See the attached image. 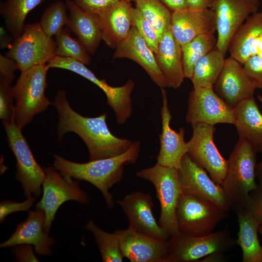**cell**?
<instances>
[{"instance_id":"obj_8","label":"cell","mask_w":262,"mask_h":262,"mask_svg":"<svg viewBox=\"0 0 262 262\" xmlns=\"http://www.w3.org/2000/svg\"><path fill=\"white\" fill-rule=\"evenodd\" d=\"M56 43L42 29L39 23L25 24L23 31L14 39L5 56L14 59L24 72L33 66L47 65L56 56Z\"/></svg>"},{"instance_id":"obj_6","label":"cell","mask_w":262,"mask_h":262,"mask_svg":"<svg viewBox=\"0 0 262 262\" xmlns=\"http://www.w3.org/2000/svg\"><path fill=\"white\" fill-rule=\"evenodd\" d=\"M167 262H192L213 254H224L238 245L226 228L215 232L199 236L181 233L168 240Z\"/></svg>"},{"instance_id":"obj_39","label":"cell","mask_w":262,"mask_h":262,"mask_svg":"<svg viewBox=\"0 0 262 262\" xmlns=\"http://www.w3.org/2000/svg\"><path fill=\"white\" fill-rule=\"evenodd\" d=\"M243 67L257 88H262V58L251 55L243 64Z\"/></svg>"},{"instance_id":"obj_38","label":"cell","mask_w":262,"mask_h":262,"mask_svg":"<svg viewBox=\"0 0 262 262\" xmlns=\"http://www.w3.org/2000/svg\"><path fill=\"white\" fill-rule=\"evenodd\" d=\"M120 0H73L84 11L101 17Z\"/></svg>"},{"instance_id":"obj_15","label":"cell","mask_w":262,"mask_h":262,"mask_svg":"<svg viewBox=\"0 0 262 262\" xmlns=\"http://www.w3.org/2000/svg\"><path fill=\"white\" fill-rule=\"evenodd\" d=\"M178 173L182 194L209 200L227 213L231 210L221 185L215 182L187 153L182 157Z\"/></svg>"},{"instance_id":"obj_36","label":"cell","mask_w":262,"mask_h":262,"mask_svg":"<svg viewBox=\"0 0 262 262\" xmlns=\"http://www.w3.org/2000/svg\"><path fill=\"white\" fill-rule=\"evenodd\" d=\"M131 20L132 26L136 28L154 54L156 53L160 41L158 34L150 23L136 7L132 8Z\"/></svg>"},{"instance_id":"obj_50","label":"cell","mask_w":262,"mask_h":262,"mask_svg":"<svg viewBox=\"0 0 262 262\" xmlns=\"http://www.w3.org/2000/svg\"><path fill=\"white\" fill-rule=\"evenodd\" d=\"M258 98L262 104V96L261 95H258Z\"/></svg>"},{"instance_id":"obj_21","label":"cell","mask_w":262,"mask_h":262,"mask_svg":"<svg viewBox=\"0 0 262 262\" xmlns=\"http://www.w3.org/2000/svg\"><path fill=\"white\" fill-rule=\"evenodd\" d=\"M171 30L181 46L200 34L214 33L216 31L214 12L211 9L189 8L173 12Z\"/></svg>"},{"instance_id":"obj_22","label":"cell","mask_w":262,"mask_h":262,"mask_svg":"<svg viewBox=\"0 0 262 262\" xmlns=\"http://www.w3.org/2000/svg\"><path fill=\"white\" fill-rule=\"evenodd\" d=\"M113 58H127L134 61L144 69L153 82L161 88L167 87L154 53L133 26L115 48Z\"/></svg>"},{"instance_id":"obj_14","label":"cell","mask_w":262,"mask_h":262,"mask_svg":"<svg viewBox=\"0 0 262 262\" xmlns=\"http://www.w3.org/2000/svg\"><path fill=\"white\" fill-rule=\"evenodd\" d=\"M186 121L191 125L219 123L234 125L233 108L228 105L213 88H193L190 92Z\"/></svg>"},{"instance_id":"obj_47","label":"cell","mask_w":262,"mask_h":262,"mask_svg":"<svg viewBox=\"0 0 262 262\" xmlns=\"http://www.w3.org/2000/svg\"><path fill=\"white\" fill-rule=\"evenodd\" d=\"M11 39L6 33L5 29L3 27H0V48L3 49L5 47H9V43Z\"/></svg>"},{"instance_id":"obj_46","label":"cell","mask_w":262,"mask_h":262,"mask_svg":"<svg viewBox=\"0 0 262 262\" xmlns=\"http://www.w3.org/2000/svg\"><path fill=\"white\" fill-rule=\"evenodd\" d=\"M257 55L262 58V33L254 41L251 50V56Z\"/></svg>"},{"instance_id":"obj_33","label":"cell","mask_w":262,"mask_h":262,"mask_svg":"<svg viewBox=\"0 0 262 262\" xmlns=\"http://www.w3.org/2000/svg\"><path fill=\"white\" fill-rule=\"evenodd\" d=\"M136 8L150 23L159 39L171 28V15L160 0H136Z\"/></svg>"},{"instance_id":"obj_45","label":"cell","mask_w":262,"mask_h":262,"mask_svg":"<svg viewBox=\"0 0 262 262\" xmlns=\"http://www.w3.org/2000/svg\"><path fill=\"white\" fill-rule=\"evenodd\" d=\"M172 12L188 8L186 0H160Z\"/></svg>"},{"instance_id":"obj_10","label":"cell","mask_w":262,"mask_h":262,"mask_svg":"<svg viewBox=\"0 0 262 262\" xmlns=\"http://www.w3.org/2000/svg\"><path fill=\"white\" fill-rule=\"evenodd\" d=\"M2 123L9 147L16 161V179L21 183L25 196L27 197L33 194L38 197L42 193L41 187L46 178L44 169L36 161L21 129L15 120Z\"/></svg>"},{"instance_id":"obj_26","label":"cell","mask_w":262,"mask_h":262,"mask_svg":"<svg viewBox=\"0 0 262 262\" xmlns=\"http://www.w3.org/2000/svg\"><path fill=\"white\" fill-rule=\"evenodd\" d=\"M132 7L130 2L120 0L99 17L102 40L109 47L116 48L129 34L132 27Z\"/></svg>"},{"instance_id":"obj_40","label":"cell","mask_w":262,"mask_h":262,"mask_svg":"<svg viewBox=\"0 0 262 262\" xmlns=\"http://www.w3.org/2000/svg\"><path fill=\"white\" fill-rule=\"evenodd\" d=\"M36 197L32 195L27 197V199L21 202H17L11 200H4L0 203V222L2 223L5 217L9 214L18 211H29L33 205Z\"/></svg>"},{"instance_id":"obj_24","label":"cell","mask_w":262,"mask_h":262,"mask_svg":"<svg viewBox=\"0 0 262 262\" xmlns=\"http://www.w3.org/2000/svg\"><path fill=\"white\" fill-rule=\"evenodd\" d=\"M66 2L69 13L67 26L77 36L88 52L93 54L102 40L98 16L84 11L73 0H67Z\"/></svg>"},{"instance_id":"obj_35","label":"cell","mask_w":262,"mask_h":262,"mask_svg":"<svg viewBox=\"0 0 262 262\" xmlns=\"http://www.w3.org/2000/svg\"><path fill=\"white\" fill-rule=\"evenodd\" d=\"M55 40L56 56L71 58L85 65L90 63L89 53L79 40L71 36L66 29L63 28L55 35Z\"/></svg>"},{"instance_id":"obj_28","label":"cell","mask_w":262,"mask_h":262,"mask_svg":"<svg viewBox=\"0 0 262 262\" xmlns=\"http://www.w3.org/2000/svg\"><path fill=\"white\" fill-rule=\"evenodd\" d=\"M262 33V11L251 15L239 28L229 44L230 56L242 65L251 56L253 43Z\"/></svg>"},{"instance_id":"obj_30","label":"cell","mask_w":262,"mask_h":262,"mask_svg":"<svg viewBox=\"0 0 262 262\" xmlns=\"http://www.w3.org/2000/svg\"><path fill=\"white\" fill-rule=\"evenodd\" d=\"M46 0H5L1 5L0 14L5 26L15 39L22 33L28 14Z\"/></svg>"},{"instance_id":"obj_51","label":"cell","mask_w":262,"mask_h":262,"mask_svg":"<svg viewBox=\"0 0 262 262\" xmlns=\"http://www.w3.org/2000/svg\"><path fill=\"white\" fill-rule=\"evenodd\" d=\"M124 0L130 2L131 1H135L136 0Z\"/></svg>"},{"instance_id":"obj_17","label":"cell","mask_w":262,"mask_h":262,"mask_svg":"<svg viewBox=\"0 0 262 262\" xmlns=\"http://www.w3.org/2000/svg\"><path fill=\"white\" fill-rule=\"evenodd\" d=\"M116 231L124 258L131 262H167L168 240L154 238L129 227Z\"/></svg>"},{"instance_id":"obj_32","label":"cell","mask_w":262,"mask_h":262,"mask_svg":"<svg viewBox=\"0 0 262 262\" xmlns=\"http://www.w3.org/2000/svg\"><path fill=\"white\" fill-rule=\"evenodd\" d=\"M85 228L93 234L104 262H122V254L118 234L116 231L111 233L101 229L93 220H89Z\"/></svg>"},{"instance_id":"obj_42","label":"cell","mask_w":262,"mask_h":262,"mask_svg":"<svg viewBox=\"0 0 262 262\" xmlns=\"http://www.w3.org/2000/svg\"><path fill=\"white\" fill-rule=\"evenodd\" d=\"M19 69L17 63L13 59L0 54V79L11 84L15 78V70Z\"/></svg>"},{"instance_id":"obj_34","label":"cell","mask_w":262,"mask_h":262,"mask_svg":"<svg viewBox=\"0 0 262 262\" xmlns=\"http://www.w3.org/2000/svg\"><path fill=\"white\" fill-rule=\"evenodd\" d=\"M67 10L66 2L62 0L53 2L45 9L39 23L46 35L52 37L65 25H67L69 21Z\"/></svg>"},{"instance_id":"obj_29","label":"cell","mask_w":262,"mask_h":262,"mask_svg":"<svg viewBox=\"0 0 262 262\" xmlns=\"http://www.w3.org/2000/svg\"><path fill=\"white\" fill-rule=\"evenodd\" d=\"M225 56L214 47L195 64L192 79L193 88H213L223 69Z\"/></svg>"},{"instance_id":"obj_43","label":"cell","mask_w":262,"mask_h":262,"mask_svg":"<svg viewBox=\"0 0 262 262\" xmlns=\"http://www.w3.org/2000/svg\"><path fill=\"white\" fill-rule=\"evenodd\" d=\"M13 248V253L18 262H39L33 253L31 245L21 244Z\"/></svg>"},{"instance_id":"obj_19","label":"cell","mask_w":262,"mask_h":262,"mask_svg":"<svg viewBox=\"0 0 262 262\" xmlns=\"http://www.w3.org/2000/svg\"><path fill=\"white\" fill-rule=\"evenodd\" d=\"M161 89L162 130L159 134L160 149L157 158V164L178 169L182 157L188 152L187 144L184 138L185 130L180 128L178 131L171 128L172 116L168 108L166 93L164 88Z\"/></svg>"},{"instance_id":"obj_11","label":"cell","mask_w":262,"mask_h":262,"mask_svg":"<svg viewBox=\"0 0 262 262\" xmlns=\"http://www.w3.org/2000/svg\"><path fill=\"white\" fill-rule=\"evenodd\" d=\"M43 168L46 178L42 184L43 196L36 208L44 211V229L49 232L55 213L63 203L73 200L87 204L89 199L87 193L81 189L78 181L66 180L54 166Z\"/></svg>"},{"instance_id":"obj_4","label":"cell","mask_w":262,"mask_h":262,"mask_svg":"<svg viewBox=\"0 0 262 262\" xmlns=\"http://www.w3.org/2000/svg\"><path fill=\"white\" fill-rule=\"evenodd\" d=\"M49 69L47 65H38L21 72L13 87L16 102L15 121L21 129L52 104L45 96Z\"/></svg>"},{"instance_id":"obj_23","label":"cell","mask_w":262,"mask_h":262,"mask_svg":"<svg viewBox=\"0 0 262 262\" xmlns=\"http://www.w3.org/2000/svg\"><path fill=\"white\" fill-rule=\"evenodd\" d=\"M155 56L165 79L166 86L175 89L179 88L185 78L181 49L174 37L171 28L164 33L160 39Z\"/></svg>"},{"instance_id":"obj_20","label":"cell","mask_w":262,"mask_h":262,"mask_svg":"<svg viewBox=\"0 0 262 262\" xmlns=\"http://www.w3.org/2000/svg\"><path fill=\"white\" fill-rule=\"evenodd\" d=\"M26 219L17 224L15 231L10 237L0 245L1 248L14 246L21 244L33 245L36 253L43 256L51 255L50 247L54 244V238L44 229L45 213L43 210L36 209L28 211Z\"/></svg>"},{"instance_id":"obj_16","label":"cell","mask_w":262,"mask_h":262,"mask_svg":"<svg viewBox=\"0 0 262 262\" xmlns=\"http://www.w3.org/2000/svg\"><path fill=\"white\" fill-rule=\"evenodd\" d=\"M116 202L127 216L130 228L154 238L169 240V236L157 223L153 214L154 204L149 194L134 191Z\"/></svg>"},{"instance_id":"obj_44","label":"cell","mask_w":262,"mask_h":262,"mask_svg":"<svg viewBox=\"0 0 262 262\" xmlns=\"http://www.w3.org/2000/svg\"><path fill=\"white\" fill-rule=\"evenodd\" d=\"M188 8L196 10L210 9L214 0H186Z\"/></svg>"},{"instance_id":"obj_18","label":"cell","mask_w":262,"mask_h":262,"mask_svg":"<svg viewBox=\"0 0 262 262\" xmlns=\"http://www.w3.org/2000/svg\"><path fill=\"white\" fill-rule=\"evenodd\" d=\"M256 88L241 63L230 56L225 59L213 89L228 105L234 108L243 99L253 96Z\"/></svg>"},{"instance_id":"obj_49","label":"cell","mask_w":262,"mask_h":262,"mask_svg":"<svg viewBox=\"0 0 262 262\" xmlns=\"http://www.w3.org/2000/svg\"><path fill=\"white\" fill-rule=\"evenodd\" d=\"M258 232H259L262 236V224L259 225L258 227Z\"/></svg>"},{"instance_id":"obj_48","label":"cell","mask_w":262,"mask_h":262,"mask_svg":"<svg viewBox=\"0 0 262 262\" xmlns=\"http://www.w3.org/2000/svg\"><path fill=\"white\" fill-rule=\"evenodd\" d=\"M256 177L259 182V184L262 185V159L257 164L256 170Z\"/></svg>"},{"instance_id":"obj_3","label":"cell","mask_w":262,"mask_h":262,"mask_svg":"<svg viewBox=\"0 0 262 262\" xmlns=\"http://www.w3.org/2000/svg\"><path fill=\"white\" fill-rule=\"evenodd\" d=\"M257 153L248 141L239 138L228 160L227 174L221 186L235 213L247 207L250 193L258 185L255 180Z\"/></svg>"},{"instance_id":"obj_5","label":"cell","mask_w":262,"mask_h":262,"mask_svg":"<svg viewBox=\"0 0 262 262\" xmlns=\"http://www.w3.org/2000/svg\"><path fill=\"white\" fill-rule=\"evenodd\" d=\"M136 175L150 181L155 188L161 207L160 226L170 237L179 234L176 209L181 190L178 169L156 163L152 167L137 171Z\"/></svg>"},{"instance_id":"obj_37","label":"cell","mask_w":262,"mask_h":262,"mask_svg":"<svg viewBox=\"0 0 262 262\" xmlns=\"http://www.w3.org/2000/svg\"><path fill=\"white\" fill-rule=\"evenodd\" d=\"M14 98L11 84L0 79V118L2 121L10 123L15 120Z\"/></svg>"},{"instance_id":"obj_7","label":"cell","mask_w":262,"mask_h":262,"mask_svg":"<svg viewBox=\"0 0 262 262\" xmlns=\"http://www.w3.org/2000/svg\"><path fill=\"white\" fill-rule=\"evenodd\" d=\"M229 216L227 212L213 202L182 193L176 209L180 232L192 236L213 233L216 226Z\"/></svg>"},{"instance_id":"obj_25","label":"cell","mask_w":262,"mask_h":262,"mask_svg":"<svg viewBox=\"0 0 262 262\" xmlns=\"http://www.w3.org/2000/svg\"><path fill=\"white\" fill-rule=\"evenodd\" d=\"M233 109L239 138L246 140L262 153V114L254 96L243 99Z\"/></svg>"},{"instance_id":"obj_1","label":"cell","mask_w":262,"mask_h":262,"mask_svg":"<svg viewBox=\"0 0 262 262\" xmlns=\"http://www.w3.org/2000/svg\"><path fill=\"white\" fill-rule=\"evenodd\" d=\"M66 91H59L52 103L59 116V141L68 132H74L84 141L89 153V161L108 158L122 154L132 142L114 135L110 131L104 113L94 117H85L75 111L66 99Z\"/></svg>"},{"instance_id":"obj_27","label":"cell","mask_w":262,"mask_h":262,"mask_svg":"<svg viewBox=\"0 0 262 262\" xmlns=\"http://www.w3.org/2000/svg\"><path fill=\"white\" fill-rule=\"evenodd\" d=\"M239 224L237 243L243 253V262H262V246L258 236L259 223L247 208L235 212Z\"/></svg>"},{"instance_id":"obj_13","label":"cell","mask_w":262,"mask_h":262,"mask_svg":"<svg viewBox=\"0 0 262 262\" xmlns=\"http://www.w3.org/2000/svg\"><path fill=\"white\" fill-rule=\"evenodd\" d=\"M260 0H214L217 47L226 55L230 41L239 28L251 15L258 12Z\"/></svg>"},{"instance_id":"obj_41","label":"cell","mask_w":262,"mask_h":262,"mask_svg":"<svg viewBox=\"0 0 262 262\" xmlns=\"http://www.w3.org/2000/svg\"><path fill=\"white\" fill-rule=\"evenodd\" d=\"M250 199L246 208L254 216L259 224H262V185L258 184L257 187L250 192Z\"/></svg>"},{"instance_id":"obj_2","label":"cell","mask_w":262,"mask_h":262,"mask_svg":"<svg viewBox=\"0 0 262 262\" xmlns=\"http://www.w3.org/2000/svg\"><path fill=\"white\" fill-rule=\"evenodd\" d=\"M140 149V142L135 141L122 154L85 163L72 162L54 154V166L67 180H72L73 178L85 180L94 185L101 192L107 206L112 208L115 202L109 190L121 180L124 166L136 162Z\"/></svg>"},{"instance_id":"obj_31","label":"cell","mask_w":262,"mask_h":262,"mask_svg":"<svg viewBox=\"0 0 262 262\" xmlns=\"http://www.w3.org/2000/svg\"><path fill=\"white\" fill-rule=\"evenodd\" d=\"M216 42L214 33H203L181 46L185 78L192 79L196 62L215 47Z\"/></svg>"},{"instance_id":"obj_12","label":"cell","mask_w":262,"mask_h":262,"mask_svg":"<svg viewBox=\"0 0 262 262\" xmlns=\"http://www.w3.org/2000/svg\"><path fill=\"white\" fill-rule=\"evenodd\" d=\"M193 134L187 142V154L197 164L207 171L212 179L221 185L226 177L228 160L221 155L213 140L214 126L192 125Z\"/></svg>"},{"instance_id":"obj_9","label":"cell","mask_w":262,"mask_h":262,"mask_svg":"<svg viewBox=\"0 0 262 262\" xmlns=\"http://www.w3.org/2000/svg\"><path fill=\"white\" fill-rule=\"evenodd\" d=\"M47 65L49 68L70 70L98 86L105 93L107 103L114 111L118 124H124L131 116L132 112L131 94L135 86L132 80H128L121 86L113 87L105 80L98 78L85 65L71 58L55 56Z\"/></svg>"}]
</instances>
